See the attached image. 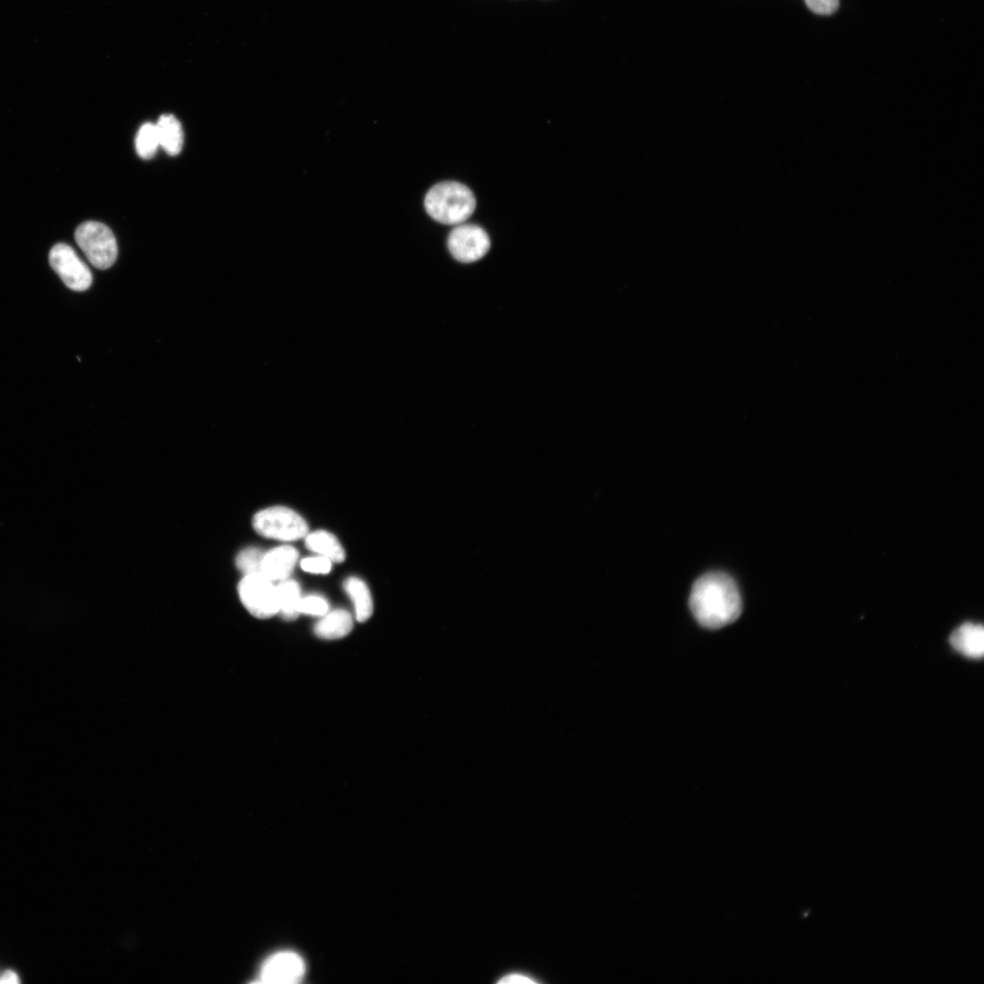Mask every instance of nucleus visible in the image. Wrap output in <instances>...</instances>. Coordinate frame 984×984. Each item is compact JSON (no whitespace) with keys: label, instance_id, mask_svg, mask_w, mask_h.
Here are the masks:
<instances>
[{"label":"nucleus","instance_id":"obj_6","mask_svg":"<svg viewBox=\"0 0 984 984\" xmlns=\"http://www.w3.org/2000/svg\"><path fill=\"white\" fill-rule=\"evenodd\" d=\"M448 247L457 261L475 263L487 254L491 240L481 227L464 223L456 226L451 232Z\"/></svg>","mask_w":984,"mask_h":984},{"label":"nucleus","instance_id":"obj_11","mask_svg":"<svg viewBox=\"0 0 984 984\" xmlns=\"http://www.w3.org/2000/svg\"><path fill=\"white\" fill-rule=\"evenodd\" d=\"M156 128L160 146L169 155H178L184 146V132L178 118L170 114L161 115Z\"/></svg>","mask_w":984,"mask_h":984},{"label":"nucleus","instance_id":"obj_10","mask_svg":"<svg viewBox=\"0 0 984 984\" xmlns=\"http://www.w3.org/2000/svg\"><path fill=\"white\" fill-rule=\"evenodd\" d=\"M950 644L963 656L979 659L984 653V630L982 625L965 623L950 636Z\"/></svg>","mask_w":984,"mask_h":984},{"label":"nucleus","instance_id":"obj_16","mask_svg":"<svg viewBox=\"0 0 984 984\" xmlns=\"http://www.w3.org/2000/svg\"><path fill=\"white\" fill-rule=\"evenodd\" d=\"M136 147L138 155L144 160L152 159L160 147L156 124L145 123L137 134Z\"/></svg>","mask_w":984,"mask_h":984},{"label":"nucleus","instance_id":"obj_18","mask_svg":"<svg viewBox=\"0 0 984 984\" xmlns=\"http://www.w3.org/2000/svg\"><path fill=\"white\" fill-rule=\"evenodd\" d=\"M265 552L258 548L243 550L236 558L237 568L244 575L261 574Z\"/></svg>","mask_w":984,"mask_h":984},{"label":"nucleus","instance_id":"obj_3","mask_svg":"<svg viewBox=\"0 0 984 984\" xmlns=\"http://www.w3.org/2000/svg\"><path fill=\"white\" fill-rule=\"evenodd\" d=\"M252 526L263 537L284 542L302 539L309 533L307 522L298 513L283 506L268 508L256 513Z\"/></svg>","mask_w":984,"mask_h":984},{"label":"nucleus","instance_id":"obj_12","mask_svg":"<svg viewBox=\"0 0 984 984\" xmlns=\"http://www.w3.org/2000/svg\"><path fill=\"white\" fill-rule=\"evenodd\" d=\"M352 616L346 610L327 613L316 624L315 633L321 639L336 640L348 635L353 629Z\"/></svg>","mask_w":984,"mask_h":984},{"label":"nucleus","instance_id":"obj_21","mask_svg":"<svg viewBox=\"0 0 984 984\" xmlns=\"http://www.w3.org/2000/svg\"><path fill=\"white\" fill-rule=\"evenodd\" d=\"M304 571L311 574H328L331 570V561L320 556V558H308L302 562Z\"/></svg>","mask_w":984,"mask_h":984},{"label":"nucleus","instance_id":"obj_8","mask_svg":"<svg viewBox=\"0 0 984 984\" xmlns=\"http://www.w3.org/2000/svg\"><path fill=\"white\" fill-rule=\"evenodd\" d=\"M306 972L303 959L293 952L271 956L263 965L261 980L267 983L292 984L302 980Z\"/></svg>","mask_w":984,"mask_h":984},{"label":"nucleus","instance_id":"obj_2","mask_svg":"<svg viewBox=\"0 0 984 984\" xmlns=\"http://www.w3.org/2000/svg\"><path fill=\"white\" fill-rule=\"evenodd\" d=\"M424 205L433 219L456 227L474 215L476 198L472 190L460 183L443 182L427 192Z\"/></svg>","mask_w":984,"mask_h":984},{"label":"nucleus","instance_id":"obj_5","mask_svg":"<svg viewBox=\"0 0 984 984\" xmlns=\"http://www.w3.org/2000/svg\"><path fill=\"white\" fill-rule=\"evenodd\" d=\"M238 593L252 616L268 619L278 614L277 586L262 574L244 575L238 585Z\"/></svg>","mask_w":984,"mask_h":984},{"label":"nucleus","instance_id":"obj_20","mask_svg":"<svg viewBox=\"0 0 984 984\" xmlns=\"http://www.w3.org/2000/svg\"><path fill=\"white\" fill-rule=\"evenodd\" d=\"M805 3L812 12L820 15L834 13L839 4V0H805Z\"/></svg>","mask_w":984,"mask_h":984},{"label":"nucleus","instance_id":"obj_19","mask_svg":"<svg viewBox=\"0 0 984 984\" xmlns=\"http://www.w3.org/2000/svg\"><path fill=\"white\" fill-rule=\"evenodd\" d=\"M328 611V604L320 596L310 595L302 598L301 604H299V613L315 616H324Z\"/></svg>","mask_w":984,"mask_h":984},{"label":"nucleus","instance_id":"obj_7","mask_svg":"<svg viewBox=\"0 0 984 984\" xmlns=\"http://www.w3.org/2000/svg\"><path fill=\"white\" fill-rule=\"evenodd\" d=\"M50 264L70 289L83 292L91 287L92 272L70 245L58 244L54 246L50 252Z\"/></svg>","mask_w":984,"mask_h":984},{"label":"nucleus","instance_id":"obj_4","mask_svg":"<svg viewBox=\"0 0 984 984\" xmlns=\"http://www.w3.org/2000/svg\"><path fill=\"white\" fill-rule=\"evenodd\" d=\"M77 244L87 255L90 263L105 270L113 266L118 256L114 235L105 225L89 221L81 224L75 232Z\"/></svg>","mask_w":984,"mask_h":984},{"label":"nucleus","instance_id":"obj_14","mask_svg":"<svg viewBox=\"0 0 984 984\" xmlns=\"http://www.w3.org/2000/svg\"><path fill=\"white\" fill-rule=\"evenodd\" d=\"M344 587L352 599L357 620L360 623L368 621L373 615V601L368 585L359 578L351 577Z\"/></svg>","mask_w":984,"mask_h":984},{"label":"nucleus","instance_id":"obj_1","mask_svg":"<svg viewBox=\"0 0 984 984\" xmlns=\"http://www.w3.org/2000/svg\"><path fill=\"white\" fill-rule=\"evenodd\" d=\"M690 607L697 621L708 629L734 623L742 613V600L735 581L723 573H710L694 584Z\"/></svg>","mask_w":984,"mask_h":984},{"label":"nucleus","instance_id":"obj_22","mask_svg":"<svg viewBox=\"0 0 984 984\" xmlns=\"http://www.w3.org/2000/svg\"><path fill=\"white\" fill-rule=\"evenodd\" d=\"M20 982L18 974L13 971H6L0 976V984H18Z\"/></svg>","mask_w":984,"mask_h":984},{"label":"nucleus","instance_id":"obj_13","mask_svg":"<svg viewBox=\"0 0 984 984\" xmlns=\"http://www.w3.org/2000/svg\"><path fill=\"white\" fill-rule=\"evenodd\" d=\"M306 545L310 550L324 556L331 562L343 563L346 559L343 547L327 532L318 531L307 535Z\"/></svg>","mask_w":984,"mask_h":984},{"label":"nucleus","instance_id":"obj_17","mask_svg":"<svg viewBox=\"0 0 984 984\" xmlns=\"http://www.w3.org/2000/svg\"><path fill=\"white\" fill-rule=\"evenodd\" d=\"M548 982L540 974L524 968H510L498 973L494 984H543Z\"/></svg>","mask_w":984,"mask_h":984},{"label":"nucleus","instance_id":"obj_9","mask_svg":"<svg viewBox=\"0 0 984 984\" xmlns=\"http://www.w3.org/2000/svg\"><path fill=\"white\" fill-rule=\"evenodd\" d=\"M298 559V551L291 546H281L265 552L261 574L274 581L286 580Z\"/></svg>","mask_w":984,"mask_h":984},{"label":"nucleus","instance_id":"obj_15","mask_svg":"<svg viewBox=\"0 0 984 984\" xmlns=\"http://www.w3.org/2000/svg\"><path fill=\"white\" fill-rule=\"evenodd\" d=\"M277 591L278 614L285 620L296 619L301 615L299 613V604H301L302 598L301 587L295 581L285 580L277 586Z\"/></svg>","mask_w":984,"mask_h":984}]
</instances>
